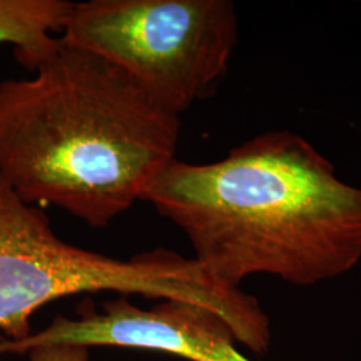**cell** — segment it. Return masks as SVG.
<instances>
[{"mask_svg": "<svg viewBox=\"0 0 361 361\" xmlns=\"http://www.w3.org/2000/svg\"><path fill=\"white\" fill-rule=\"evenodd\" d=\"M143 200L228 288L255 274L312 286L361 262V188L289 130L262 133L212 164L176 158Z\"/></svg>", "mask_w": 361, "mask_h": 361, "instance_id": "obj_1", "label": "cell"}, {"mask_svg": "<svg viewBox=\"0 0 361 361\" xmlns=\"http://www.w3.org/2000/svg\"><path fill=\"white\" fill-rule=\"evenodd\" d=\"M35 73L0 83V180L30 205L107 226L177 158L180 116L63 39Z\"/></svg>", "mask_w": 361, "mask_h": 361, "instance_id": "obj_2", "label": "cell"}, {"mask_svg": "<svg viewBox=\"0 0 361 361\" xmlns=\"http://www.w3.org/2000/svg\"><path fill=\"white\" fill-rule=\"evenodd\" d=\"M62 39L116 66L180 116L217 90L238 19L231 0H89L73 4Z\"/></svg>", "mask_w": 361, "mask_h": 361, "instance_id": "obj_3", "label": "cell"}, {"mask_svg": "<svg viewBox=\"0 0 361 361\" xmlns=\"http://www.w3.org/2000/svg\"><path fill=\"white\" fill-rule=\"evenodd\" d=\"M232 328L216 312L201 305L161 300L142 310L128 296L82 304L75 319L58 314L46 328L20 340L0 336L1 353H28L44 345L118 347L166 352L189 361H252L235 348Z\"/></svg>", "mask_w": 361, "mask_h": 361, "instance_id": "obj_4", "label": "cell"}, {"mask_svg": "<svg viewBox=\"0 0 361 361\" xmlns=\"http://www.w3.org/2000/svg\"><path fill=\"white\" fill-rule=\"evenodd\" d=\"M68 0H0V43H10L19 63L31 71L58 50L73 8Z\"/></svg>", "mask_w": 361, "mask_h": 361, "instance_id": "obj_5", "label": "cell"}, {"mask_svg": "<svg viewBox=\"0 0 361 361\" xmlns=\"http://www.w3.org/2000/svg\"><path fill=\"white\" fill-rule=\"evenodd\" d=\"M30 361H89L90 353L86 347L77 345H44L28 352Z\"/></svg>", "mask_w": 361, "mask_h": 361, "instance_id": "obj_6", "label": "cell"}]
</instances>
